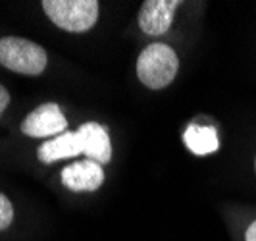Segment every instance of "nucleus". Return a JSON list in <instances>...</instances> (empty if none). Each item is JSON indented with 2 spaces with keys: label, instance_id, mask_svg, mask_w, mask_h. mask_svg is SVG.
I'll return each instance as SVG.
<instances>
[{
  "label": "nucleus",
  "instance_id": "f257e3e1",
  "mask_svg": "<svg viewBox=\"0 0 256 241\" xmlns=\"http://www.w3.org/2000/svg\"><path fill=\"white\" fill-rule=\"evenodd\" d=\"M180 60L174 49L164 43L148 45L137 58V76L148 89H164L178 74Z\"/></svg>",
  "mask_w": 256,
  "mask_h": 241
},
{
  "label": "nucleus",
  "instance_id": "1a4fd4ad",
  "mask_svg": "<svg viewBox=\"0 0 256 241\" xmlns=\"http://www.w3.org/2000/svg\"><path fill=\"white\" fill-rule=\"evenodd\" d=\"M183 141L187 145V149L198 156L210 154V152L218 151V133L212 126H189Z\"/></svg>",
  "mask_w": 256,
  "mask_h": 241
},
{
  "label": "nucleus",
  "instance_id": "7ed1b4c3",
  "mask_svg": "<svg viewBox=\"0 0 256 241\" xmlns=\"http://www.w3.org/2000/svg\"><path fill=\"white\" fill-rule=\"evenodd\" d=\"M42 10L54 26L72 33L89 31L98 20L96 0H44Z\"/></svg>",
  "mask_w": 256,
  "mask_h": 241
},
{
  "label": "nucleus",
  "instance_id": "423d86ee",
  "mask_svg": "<svg viewBox=\"0 0 256 241\" xmlns=\"http://www.w3.org/2000/svg\"><path fill=\"white\" fill-rule=\"evenodd\" d=\"M102 166L94 160H79L62 170V183L72 191H94L102 185Z\"/></svg>",
  "mask_w": 256,
  "mask_h": 241
},
{
  "label": "nucleus",
  "instance_id": "f03ea898",
  "mask_svg": "<svg viewBox=\"0 0 256 241\" xmlns=\"http://www.w3.org/2000/svg\"><path fill=\"white\" fill-rule=\"evenodd\" d=\"M0 64L24 76H38L46 70L48 56H46V51L33 41L22 37H2L0 39Z\"/></svg>",
  "mask_w": 256,
  "mask_h": 241
},
{
  "label": "nucleus",
  "instance_id": "6e6552de",
  "mask_svg": "<svg viewBox=\"0 0 256 241\" xmlns=\"http://www.w3.org/2000/svg\"><path fill=\"white\" fill-rule=\"evenodd\" d=\"M81 152H83V147H81L77 131H66L62 135L42 143L37 149V156L40 162L52 164V162L62 160V158H74Z\"/></svg>",
  "mask_w": 256,
  "mask_h": 241
},
{
  "label": "nucleus",
  "instance_id": "9d476101",
  "mask_svg": "<svg viewBox=\"0 0 256 241\" xmlns=\"http://www.w3.org/2000/svg\"><path fill=\"white\" fill-rule=\"evenodd\" d=\"M14 220V206L6 195L0 193V231L6 229Z\"/></svg>",
  "mask_w": 256,
  "mask_h": 241
},
{
  "label": "nucleus",
  "instance_id": "9b49d317",
  "mask_svg": "<svg viewBox=\"0 0 256 241\" xmlns=\"http://www.w3.org/2000/svg\"><path fill=\"white\" fill-rule=\"evenodd\" d=\"M8 104H10V93L6 91V87L0 85V116L8 108Z\"/></svg>",
  "mask_w": 256,
  "mask_h": 241
},
{
  "label": "nucleus",
  "instance_id": "0eeeda50",
  "mask_svg": "<svg viewBox=\"0 0 256 241\" xmlns=\"http://www.w3.org/2000/svg\"><path fill=\"white\" fill-rule=\"evenodd\" d=\"M77 135L83 147V154H87L89 160H94L102 166L112 158V145L110 137L100 124L96 122H87L77 129Z\"/></svg>",
  "mask_w": 256,
  "mask_h": 241
},
{
  "label": "nucleus",
  "instance_id": "39448f33",
  "mask_svg": "<svg viewBox=\"0 0 256 241\" xmlns=\"http://www.w3.org/2000/svg\"><path fill=\"white\" fill-rule=\"evenodd\" d=\"M180 0H146L139 12V26L146 35H164L174 20Z\"/></svg>",
  "mask_w": 256,
  "mask_h": 241
},
{
  "label": "nucleus",
  "instance_id": "f8f14e48",
  "mask_svg": "<svg viewBox=\"0 0 256 241\" xmlns=\"http://www.w3.org/2000/svg\"><path fill=\"white\" fill-rule=\"evenodd\" d=\"M244 239L246 241H256V220L248 226L246 233H244Z\"/></svg>",
  "mask_w": 256,
  "mask_h": 241
},
{
  "label": "nucleus",
  "instance_id": "20e7f679",
  "mask_svg": "<svg viewBox=\"0 0 256 241\" xmlns=\"http://www.w3.org/2000/svg\"><path fill=\"white\" fill-rule=\"evenodd\" d=\"M68 129V120L56 102H46L35 108L22 122V131L29 137H52L62 135Z\"/></svg>",
  "mask_w": 256,
  "mask_h": 241
},
{
  "label": "nucleus",
  "instance_id": "ddd939ff",
  "mask_svg": "<svg viewBox=\"0 0 256 241\" xmlns=\"http://www.w3.org/2000/svg\"><path fill=\"white\" fill-rule=\"evenodd\" d=\"M254 168H256V160H254Z\"/></svg>",
  "mask_w": 256,
  "mask_h": 241
}]
</instances>
